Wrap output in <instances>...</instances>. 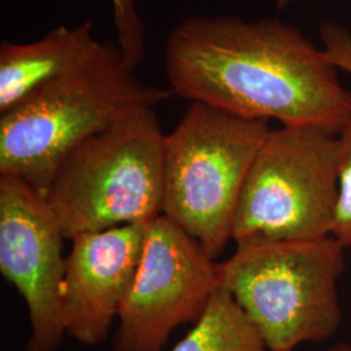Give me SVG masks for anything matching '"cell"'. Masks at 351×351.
Here are the masks:
<instances>
[{"label":"cell","mask_w":351,"mask_h":351,"mask_svg":"<svg viewBox=\"0 0 351 351\" xmlns=\"http://www.w3.org/2000/svg\"><path fill=\"white\" fill-rule=\"evenodd\" d=\"M164 65L175 95L239 117L339 133L351 116L339 69L276 17H185L167 39Z\"/></svg>","instance_id":"1"},{"label":"cell","mask_w":351,"mask_h":351,"mask_svg":"<svg viewBox=\"0 0 351 351\" xmlns=\"http://www.w3.org/2000/svg\"><path fill=\"white\" fill-rule=\"evenodd\" d=\"M171 88L142 82L117 43L88 68L53 80L0 113V176L43 195L64 158L137 108L168 101Z\"/></svg>","instance_id":"2"},{"label":"cell","mask_w":351,"mask_h":351,"mask_svg":"<svg viewBox=\"0 0 351 351\" xmlns=\"http://www.w3.org/2000/svg\"><path fill=\"white\" fill-rule=\"evenodd\" d=\"M345 249L333 236L237 243L219 263L220 287L250 317L268 351L320 343L342 323L339 281Z\"/></svg>","instance_id":"3"},{"label":"cell","mask_w":351,"mask_h":351,"mask_svg":"<svg viewBox=\"0 0 351 351\" xmlns=\"http://www.w3.org/2000/svg\"><path fill=\"white\" fill-rule=\"evenodd\" d=\"M164 146L155 108L142 107L68 154L45 194L64 237L159 217Z\"/></svg>","instance_id":"4"},{"label":"cell","mask_w":351,"mask_h":351,"mask_svg":"<svg viewBox=\"0 0 351 351\" xmlns=\"http://www.w3.org/2000/svg\"><path fill=\"white\" fill-rule=\"evenodd\" d=\"M272 129L213 106L191 101L165 134L162 215L216 259L232 239L239 198Z\"/></svg>","instance_id":"5"},{"label":"cell","mask_w":351,"mask_h":351,"mask_svg":"<svg viewBox=\"0 0 351 351\" xmlns=\"http://www.w3.org/2000/svg\"><path fill=\"white\" fill-rule=\"evenodd\" d=\"M337 164L339 133L300 125L271 130L239 198L234 243L332 236Z\"/></svg>","instance_id":"6"},{"label":"cell","mask_w":351,"mask_h":351,"mask_svg":"<svg viewBox=\"0 0 351 351\" xmlns=\"http://www.w3.org/2000/svg\"><path fill=\"white\" fill-rule=\"evenodd\" d=\"M219 288V263L160 215L145 226L143 250L117 316L113 350H163L176 328L201 320Z\"/></svg>","instance_id":"7"},{"label":"cell","mask_w":351,"mask_h":351,"mask_svg":"<svg viewBox=\"0 0 351 351\" xmlns=\"http://www.w3.org/2000/svg\"><path fill=\"white\" fill-rule=\"evenodd\" d=\"M64 239L46 197L19 177L0 176V272L27 307L25 351H56L65 335Z\"/></svg>","instance_id":"8"},{"label":"cell","mask_w":351,"mask_h":351,"mask_svg":"<svg viewBox=\"0 0 351 351\" xmlns=\"http://www.w3.org/2000/svg\"><path fill=\"white\" fill-rule=\"evenodd\" d=\"M145 226H114L71 239L62 291L65 335L85 346L108 337L138 268Z\"/></svg>","instance_id":"9"},{"label":"cell","mask_w":351,"mask_h":351,"mask_svg":"<svg viewBox=\"0 0 351 351\" xmlns=\"http://www.w3.org/2000/svg\"><path fill=\"white\" fill-rule=\"evenodd\" d=\"M110 42L94 37L93 23L60 25L34 42L0 46V113L24 101L51 81L88 68L104 55Z\"/></svg>","instance_id":"10"},{"label":"cell","mask_w":351,"mask_h":351,"mask_svg":"<svg viewBox=\"0 0 351 351\" xmlns=\"http://www.w3.org/2000/svg\"><path fill=\"white\" fill-rule=\"evenodd\" d=\"M171 351H268L263 339L224 288L217 289L201 320Z\"/></svg>","instance_id":"11"},{"label":"cell","mask_w":351,"mask_h":351,"mask_svg":"<svg viewBox=\"0 0 351 351\" xmlns=\"http://www.w3.org/2000/svg\"><path fill=\"white\" fill-rule=\"evenodd\" d=\"M337 207L332 236L343 247H351V116L339 132Z\"/></svg>","instance_id":"12"},{"label":"cell","mask_w":351,"mask_h":351,"mask_svg":"<svg viewBox=\"0 0 351 351\" xmlns=\"http://www.w3.org/2000/svg\"><path fill=\"white\" fill-rule=\"evenodd\" d=\"M137 0H111L117 46L128 66L136 69L145 53V27L136 8Z\"/></svg>","instance_id":"13"},{"label":"cell","mask_w":351,"mask_h":351,"mask_svg":"<svg viewBox=\"0 0 351 351\" xmlns=\"http://www.w3.org/2000/svg\"><path fill=\"white\" fill-rule=\"evenodd\" d=\"M322 50L339 72L351 75V32L342 24L326 20L320 25Z\"/></svg>","instance_id":"14"},{"label":"cell","mask_w":351,"mask_h":351,"mask_svg":"<svg viewBox=\"0 0 351 351\" xmlns=\"http://www.w3.org/2000/svg\"><path fill=\"white\" fill-rule=\"evenodd\" d=\"M329 351H351V343L350 342H341V343L335 345Z\"/></svg>","instance_id":"15"},{"label":"cell","mask_w":351,"mask_h":351,"mask_svg":"<svg viewBox=\"0 0 351 351\" xmlns=\"http://www.w3.org/2000/svg\"><path fill=\"white\" fill-rule=\"evenodd\" d=\"M275 5L278 10H284L285 7H288L289 4H291L294 0H274Z\"/></svg>","instance_id":"16"}]
</instances>
